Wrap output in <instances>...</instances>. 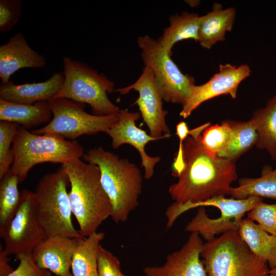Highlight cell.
<instances>
[{
	"mask_svg": "<svg viewBox=\"0 0 276 276\" xmlns=\"http://www.w3.org/2000/svg\"><path fill=\"white\" fill-rule=\"evenodd\" d=\"M206 123L189 130L183 121L176 125L178 150L172 165V175L178 180L168 192L174 202L195 203L228 195L232 183L238 178L235 162L205 150L200 142Z\"/></svg>",
	"mask_w": 276,
	"mask_h": 276,
	"instance_id": "cell-1",
	"label": "cell"
},
{
	"mask_svg": "<svg viewBox=\"0 0 276 276\" xmlns=\"http://www.w3.org/2000/svg\"><path fill=\"white\" fill-rule=\"evenodd\" d=\"M70 185L68 197L73 215L83 237L97 232L112 214L110 200L100 180L99 167L80 159L61 165Z\"/></svg>",
	"mask_w": 276,
	"mask_h": 276,
	"instance_id": "cell-2",
	"label": "cell"
},
{
	"mask_svg": "<svg viewBox=\"0 0 276 276\" xmlns=\"http://www.w3.org/2000/svg\"><path fill=\"white\" fill-rule=\"evenodd\" d=\"M82 158L97 166L102 186L112 206L111 218L116 223L126 221L139 205L143 177L137 166L101 146L88 150Z\"/></svg>",
	"mask_w": 276,
	"mask_h": 276,
	"instance_id": "cell-3",
	"label": "cell"
},
{
	"mask_svg": "<svg viewBox=\"0 0 276 276\" xmlns=\"http://www.w3.org/2000/svg\"><path fill=\"white\" fill-rule=\"evenodd\" d=\"M12 149L14 161L10 170L19 183L36 165L43 163H68L82 157L84 149L76 140L69 141L52 134H38L18 126Z\"/></svg>",
	"mask_w": 276,
	"mask_h": 276,
	"instance_id": "cell-4",
	"label": "cell"
},
{
	"mask_svg": "<svg viewBox=\"0 0 276 276\" xmlns=\"http://www.w3.org/2000/svg\"><path fill=\"white\" fill-rule=\"evenodd\" d=\"M200 256L208 276H268L267 262L255 255L238 231L231 230L203 243Z\"/></svg>",
	"mask_w": 276,
	"mask_h": 276,
	"instance_id": "cell-5",
	"label": "cell"
},
{
	"mask_svg": "<svg viewBox=\"0 0 276 276\" xmlns=\"http://www.w3.org/2000/svg\"><path fill=\"white\" fill-rule=\"evenodd\" d=\"M68 177L61 167L44 174L34 192L39 221L47 238H83L73 225L67 187Z\"/></svg>",
	"mask_w": 276,
	"mask_h": 276,
	"instance_id": "cell-6",
	"label": "cell"
},
{
	"mask_svg": "<svg viewBox=\"0 0 276 276\" xmlns=\"http://www.w3.org/2000/svg\"><path fill=\"white\" fill-rule=\"evenodd\" d=\"M63 84L53 99L65 98L87 103L93 114L110 115L118 113L120 109L112 103L107 93L114 91V83L103 74L80 60L65 57L63 59Z\"/></svg>",
	"mask_w": 276,
	"mask_h": 276,
	"instance_id": "cell-7",
	"label": "cell"
},
{
	"mask_svg": "<svg viewBox=\"0 0 276 276\" xmlns=\"http://www.w3.org/2000/svg\"><path fill=\"white\" fill-rule=\"evenodd\" d=\"M53 114L44 127L31 131L38 134H52L66 140H75L83 135L105 132L118 120V113L97 116L85 111V104L65 98L49 102Z\"/></svg>",
	"mask_w": 276,
	"mask_h": 276,
	"instance_id": "cell-8",
	"label": "cell"
},
{
	"mask_svg": "<svg viewBox=\"0 0 276 276\" xmlns=\"http://www.w3.org/2000/svg\"><path fill=\"white\" fill-rule=\"evenodd\" d=\"M137 44L145 66L150 67L154 73L162 99L183 106L195 85L194 78L181 72L157 40L146 35L137 38Z\"/></svg>",
	"mask_w": 276,
	"mask_h": 276,
	"instance_id": "cell-9",
	"label": "cell"
},
{
	"mask_svg": "<svg viewBox=\"0 0 276 276\" xmlns=\"http://www.w3.org/2000/svg\"><path fill=\"white\" fill-rule=\"evenodd\" d=\"M0 236L5 251L15 256L32 253L47 238L38 218L34 192L24 190L20 192L18 206L9 223L0 228Z\"/></svg>",
	"mask_w": 276,
	"mask_h": 276,
	"instance_id": "cell-10",
	"label": "cell"
},
{
	"mask_svg": "<svg viewBox=\"0 0 276 276\" xmlns=\"http://www.w3.org/2000/svg\"><path fill=\"white\" fill-rule=\"evenodd\" d=\"M131 90L139 93V98L135 103L149 129L150 135L159 140L170 137V131L166 121L168 112L163 109V99L157 88L154 73L150 67L145 66L141 75L134 83L116 91L125 95Z\"/></svg>",
	"mask_w": 276,
	"mask_h": 276,
	"instance_id": "cell-11",
	"label": "cell"
},
{
	"mask_svg": "<svg viewBox=\"0 0 276 276\" xmlns=\"http://www.w3.org/2000/svg\"><path fill=\"white\" fill-rule=\"evenodd\" d=\"M250 73L247 64L239 66L229 63L220 64L218 72L208 81L193 87L188 99L182 106L180 116L187 118L202 103L222 95H229L232 98H236L239 85Z\"/></svg>",
	"mask_w": 276,
	"mask_h": 276,
	"instance_id": "cell-12",
	"label": "cell"
},
{
	"mask_svg": "<svg viewBox=\"0 0 276 276\" xmlns=\"http://www.w3.org/2000/svg\"><path fill=\"white\" fill-rule=\"evenodd\" d=\"M139 112H132L121 109L118 120L105 132L111 139L113 148L117 149L125 144L134 147L138 151L141 158V166L144 168V178L150 179L153 176L155 165L160 161L158 156H151L145 151L146 145L158 139L152 137L139 128L135 122L140 118Z\"/></svg>",
	"mask_w": 276,
	"mask_h": 276,
	"instance_id": "cell-13",
	"label": "cell"
},
{
	"mask_svg": "<svg viewBox=\"0 0 276 276\" xmlns=\"http://www.w3.org/2000/svg\"><path fill=\"white\" fill-rule=\"evenodd\" d=\"M203 243L199 235L191 233L178 250L168 255L162 265L147 266L146 276H208L200 252Z\"/></svg>",
	"mask_w": 276,
	"mask_h": 276,
	"instance_id": "cell-14",
	"label": "cell"
},
{
	"mask_svg": "<svg viewBox=\"0 0 276 276\" xmlns=\"http://www.w3.org/2000/svg\"><path fill=\"white\" fill-rule=\"evenodd\" d=\"M80 239L60 236L47 238L34 249L33 258L39 267L55 275L73 276L72 261Z\"/></svg>",
	"mask_w": 276,
	"mask_h": 276,
	"instance_id": "cell-15",
	"label": "cell"
},
{
	"mask_svg": "<svg viewBox=\"0 0 276 276\" xmlns=\"http://www.w3.org/2000/svg\"><path fill=\"white\" fill-rule=\"evenodd\" d=\"M46 58L28 44L24 35L19 32L0 46V77L2 83L10 81L12 74L22 68H42Z\"/></svg>",
	"mask_w": 276,
	"mask_h": 276,
	"instance_id": "cell-16",
	"label": "cell"
},
{
	"mask_svg": "<svg viewBox=\"0 0 276 276\" xmlns=\"http://www.w3.org/2000/svg\"><path fill=\"white\" fill-rule=\"evenodd\" d=\"M64 81L62 73L56 72L44 82L16 85L11 81L0 84V99L9 102L33 105L49 102L61 89Z\"/></svg>",
	"mask_w": 276,
	"mask_h": 276,
	"instance_id": "cell-17",
	"label": "cell"
},
{
	"mask_svg": "<svg viewBox=\"0 0 276 276\" xmlns=\"http://www.w3.org/2000/svg\"><path fill=\"white\" fill-rule=\"evenodd\" d=\"M263 201L262 197L250 196L244 199L227 198L225 196L215 197L205 201L195 203L179 204L175 202L170 205L166 212L167 226L171 227L175 220L185 212L197 207L205 206L218 208L221 214H226L238 221H241L246 213Z\"/></svg>",
	"mask_w": 276,
	"mask_h": 276,
	"instance_id": "cell-18",
	"label": "cell"
},
{
	"mask_svg": "<svg viewBox=\"0 0 276 276\" xmlns=\"http://www.w3.org/2000/svg\"><path fill=\"white\" fill-rule=\"evenodd\" d=\"M235 16L234 8L223 9L220 4L214 3L211 11L200 16L198 33L200 45L210 49L217 42L224 41L226 32L233 28Z\"/></svg>",
	"mask_w": 276,
	"mask_h": 276,
	"instance_id": "cell-19",
	"label": "cell"
},
{
	"mask_svg": "<svg viewBox=\"0 0 276 276\" xmlns=\"http://www.w3.org/2000/svg\"><path fill=\"white\" fill-rule=\"evenodd\" d=\"M52 116L49 102L26 105L0 99V121L16 123L27 129L49 122Z\"/></svg>",
	"mask_w": 276,
	"mask_h": 276,
	"instance_id": "cell-20",
	"label": "cell"
},
{
	"mask_svg": "<svg viewBox=\"0 0 276 276\" xmlns=\"http://www.w3.org/2000/svg\"><path fill=\"white\" fill-rule=\"evenodd\" d=\"M238 231L250 250L267 262L270 270L276 268V237L248 218L242 219Z\"/></svg>",
	"mask_w": 276,
	"mask_h": 276,
	"instance_id": "cell-21",
	"label": "cell"
},
{
	"mask_svg": "<svg viewBox=\"0 0 276 276\" xmlns=\"http://www.w3.org/2000/svg\"><path fill=\"white\" fill-rule=\"evenodd\" d=\"M257 133L256 147L267 151L272 160H276V95L264 107L256 110L250 119Z\"/></svg>",
	"mask_w": 276,
	"mask_h": 276,
	"instance_id": "cell-22",
	"label": "cell"
},
{
	"mask_svg": "<svg viewBox=\"0 0 276 276\" xmlns=\"http://www.w3.org/2000/svg\"><path fill=\"white\" fill-rule=\"evenodd\" d=\"M104 232H96L79 239L74 252L71 272L73 276H98V256Z\"/></svg>",
	"mask_w": 276,
	"mask_h": 276,
	"instance_id": "cell-23",
	"label": "cell"
},
{
	"mask_svg": "<svg viewBox=\"0 0 276 276\" xmlns=\"http://www.w3.org/2000/svg\"><path fill=\"white\" fill-rule=\"evenodd\" d=\"M199 19L200 16L197 14L187 12L172 15L169 18V26L156 40L171 56L172 49L177 42L188 39L198 42Z\"/></svg>",
	"mask_w": 276,
	"mask_h": 276,
	"instance_id": "cell-24",
	"label": "cell"
},
{
	"mask_svg": "<svg viewBox=\"0 0 276 276\" xmlns=\"http://www.w3.org/2000/svg\"><path fill=\"white\" fill-rule=\"evenodd\" d=\"M237 187H231L228 195L236 199L257 196L276 199V168L264 167L261 176L258 178H241Z\"/></svg>",
	"mask_w": 276,
	"mask_h": 276,
	"instance_id": "cell-25",
	"label": "cell"
},
{
	"mask_svg": "<svg viewBox=\"0 0 276 276\" xmlns=\"http://www.w3.org/2000/svg\"><path fill=\"white\" fill-rule=\"evenodd\" d=\"M240 222L223 214L218 218H211L203 207H199L185 230L191 233H197L208 242L215 238L216 235L231 230L238 231Z\"/></svg>",
	"mask_w": 276,
	"mask_h": 276,
	"instance_id": "cell-26",
	"label": "cell"
},
{
	"mask_svg": "<svg viewBox=\"0 0 276 276\" xmlns=\"http://www.w3.org/2000/svg\"><path fill=\"white\" fill-rule=\"evenodd\" d=\"M232 130L229 144L227 149L218 156L235 162L242 154L256 145L257 133L251 121L227 120Z\"/></svg>",
	"mask_w": 276,
	"mask_h": 276,
	"instance_id": "cell-27",
	"label": "cell"
},
{
	"mask_svg": "<svg viewBox=\"0 0 276 276\" xmlns=\"http://www.w3.org/2000/svg\"><path fill=\"white\" fill-rule=\"evenodd\" d=\"M18 176L10 169L0 179V228L6 226L14 215L20 202Z\"/></svg>",
	"mask_w": 276,
	"mask_h": 276,
	"instance_id": "cell-28",
	"label": "cell"
},
{
	"mask_svg": "<svg viewBox=\"0 0 276 276\" xmlns=\"http://www.w3.org/2000/svg\"><path fill=\"white\" fill-rule=\"evenodd\" d=\"M231 135V128L225 120L221 124L209 126L202 132L200 139L206 151L219 155L227 149Z\"/></svg>",
	"mask_w": 276,
	"mask_h": 276,
	"instance_id": "cell-29",
	"label": "cell"
},
{
	"mask_svg": "<svg viewBox=\"0 0 276 276\" xmlns=\"http://www.w3.org/2000/svg\"><path fill=\"white\" fill-rule=\"evenodd\" d=\"M18 126L16 123L0 121V179L13 163L14 154L11 146Z\"/></svg>",
	"mask_w": 276,
	"mask_h": 276,
	"instance_id": "cell-30",
	"label": "cell"
},
{
	"mask_svg": "<svg viewBox=\"0 0 276 276\" xmlns=\"http://www.w3.org/2000/svg\"><path fill=\"white\" fill-rule=\"evenodd\" d=\"M248 218L258 224L269 234L276 237V203L263 201L247 213Z\"/></svg>",
	"mask_w": 276,
	"mask_h": 276,
	"instance_id": "cell-31",
	"label": "cell"
},
{
	"mask_svg": "<svg viewBox=\"0 0 276 276\" xmlns=\"http://www.w3.org/2000/svg\"><path fill=\"white\" fill-rule=\"evenodd\" d=\"M20 0L0 1V31H11L18 22L21 12Z\"/></svg>",
	"mask_w": 276,
	"mask_h": 276,
	"instance_id": "cell-32",
	"label": "cell"
},
{
	"mask_svg": "<svg viewBox=\"0 0 276 276\" xmlns=\"http://www.w3.org/2000/svg\"><path fill=\"white\" fill-rule=\"evenodd\" d=\"M98 276H125L118 258L101 245L98 256Z\"/></svg>",
	"mask_w": 276,
	"mask_h": 276,
	"instance_id": "cell-33",
	"label": "cell"
},
{
	"mask_svg": "<svg viewBox=\"0 0 276 276\" xmlns=\"http://www.w3.org/2000/svg\"><path fill=\"white\" fill-rule=\"evenodd\" d=\"M19 264L15 269L5 276H52L50 271L39 267L32 253L20 254L15 256Z\"/></svg>",
	"mask_w": 276,
	"mask_h": 276,
	"instance_id": "cell-34",
	"label": "cell"
},
{
	"mask_svg": "<svg viewBox=\"0 0 276 276\" xmlns=\"http://www.w3.org/2000/svg\"><path fill=\"white\" fill-rule=\"evenodd\" d=\"M9 255L5 251L4 248L0 249V276H5L13 271V269L9 264Z\"/></svg>",
	"mask_w": 276,
	"mask_h": 276,
	"instance_id": "cell-35",
	"label": "cell"
},
{
	"mask_svg": "<svg viewBox=\"0 0 276 276\" xmlns=\"http://www.w3.org/2000/svg\"><path fill=\"white\" fill-rule=\"evenodd\" d=\"M269 274L276 275V268L269 270Z\"/></svg>",
	"mask_w": 276,
	"mask_h": 276,
	"instance_id": "cell-36",
	"label": "cell"
},
{
	"mask_svg": "<svg viewBox=\"0 0 276 276\" xmlns=\"http://www.w3.org/2000/svg\"><path fill=\"white\" fill-rule=\"evenodd\" d=\"M268 276H276V275L269 274Z\"/></svg>",
	"mask_w": 276,
	"mask_h": 276,
	"instance_id": "cell-37",
	"label": "cell"
},
{
	"mask_svg": "<svg viewBox=\"0 0 276 276\" xmlns=\"http://www.w3.org/2000/svg\"><path fill=\"white\" fill-rule=\"evenodd\" d=\"M52 276H56V275H52Z\"/></svg>",
	"mask_w": 276,
	"mask_h": 276,
	"instance_id": "cell-38",
	"label": "cell"
},
{
	"mask_svg": "<svg viewBox=\"0 0 276 276\" xmlns=\"http://www.w3.org/2000/svg\"><path fill=\"white\" fill-rule=\"evenodd\" d=\"M125 276H127V275H125Z\"/></svg>",
	"mask_w": 276,
	"mask_h": 276,
	"instance_id": "cell-39",
	"label": "cell"
}]
</instances>
